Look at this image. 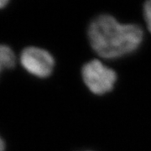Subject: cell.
<instances>
[{
  "label": "cell",
  "instance_id": "6da1fadb",
  "mask_svg": "<svg viewBox=\"0 0 151 151\" xmlns=\"http://www.w3.org/2000/svg\"><path fill=\"white\" fill-rule=\"evenodd\" d=\"M87 37L93 50L106 59H116L137 50L144 40L143 29L136 24H124L108 14L92 19Z\"/></svg>",
  "mask_w": 151,
  "mask_h": 151
},
{
  "label": "cell",
  "instance_id": "7a4b0ae2",
  "mask_svg": "<svg viewBox=\"0 0 151 151\" xmlns=\"http://www.w3.org/2000/svg\"><path fill=\"white\" fill-rule=\"evenodd\" d=\"M84 83L96 95L111 92L117 81L115 71L97 60L86 63L81 70Z\"/></svg>",
  "mask_w": 151,
  "mask_h": 151
},
{
  "label": "cell",
  "instance_id": "3957f363",
  "mask_svg": "<svg viewBox=\"0 0 151 151\" xmlns=\"http://www.w3.org/2000/svg\"><path fill=\"white\" fill-rule=\"evenodd\" d=\"M19 60L23 68L36 77H48L54 69L53 56L47 50L39 47L29 46L24 49Z\"/></svg>",
  "mask_w": 151,
  "mask_h": 151
},
{
  "label": "cell",
  "instance_id": "277c9868",
  "mask_svg": "<svg viewBox=\"0 0 151 151\" xmlns=\"http://www.w3.org/2000/svg\"><path fill=\"white\" fill-rule=\"evenodd\" d=\"M16 64V56L13 50L6 45L0 44V74L4 70L13 69Z\"/></svg>",
  "mask_w": 151,
  "mask_h": 151
},
{
  "label": "cell",
  "instance_id": "5b68a950",
  "mask_svg": "<svg viewBox=\"0 0 151 151\" xmlns=\"http://www.w3.org/2000/svg\"><path fill=\"white\" fill-rule=\"evenodd\" d=\"M142 12L147 29L151 33V0H145Z\"/></svg>",
  "mask_w": 151,
  "mask_h": 151
},
{
  "label": "cell",
  "instance_id": "8992f818",
  "mask_svg": "<svg viewBox=\"0 0 151 151\" xmlns=\"http://www.w3.org/2000/svg\"><path fill=\"white\" fill-rule=\"evenodd\" d=\"M0 151H5V143L1 137H0Z\"/></svg>",
  "mask_w": 151,
  "mask_h": 151
},
{
  "label": "cell",
  "instance_id": "52a82bcc",
  "mask_svg": "<svg viewBox=\"0 0 151 151\" xmlns=\"http://www.w3.org/2000/svg\"><path fill=\"white\" fill-rule=\"evenodd\" d=\"M10 0H0V9H4L9 3Z\"/></svg>",
  "mask_w": 151,
  "mask_h": 151
}]
</instances>
